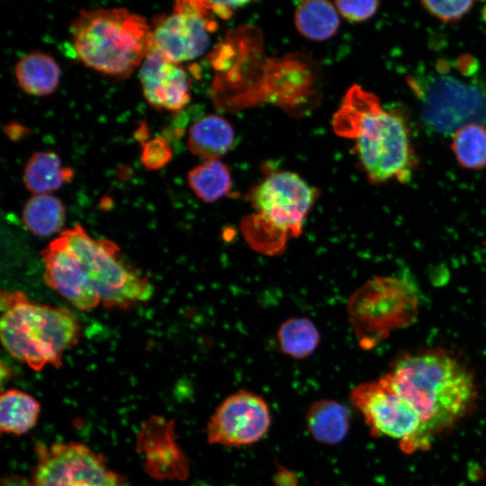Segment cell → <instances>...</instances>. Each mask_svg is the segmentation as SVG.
Wrapping results in <instances>:
<instances>
[{"mask_svg":"<svg viewBox=\"0 0 486 486\" xmlns=\"http://www.w3.org/2000/svg\"><path fill=\"white\" fill-rule=\"evenodd\" d=\"M274 481L277 486H298L295 475L284 468L279 469Z\"/></svg>","mask_w":486,"mask_h":486,"instance_id":"obj_30","label":"cell"},{"mask_svg":"<svg viewBox=\"0 0 486 486\" xmlns=\"http://www.w3.org/2000/svg\"><path fill=\"white\" fill-rule=\"evenodd\" d=\"M0 337L14 358L35 371L60 367L63 354L80 338L76 315L61 307L30 301L21 291L1 292Z\"/></svg>","mask_w":486,"mask_h":486,"instance_id":"obj_3","label":"cell"},{"mask_svg":"<svg viewBox=\"0 0 486 486\" xmlns=\"http://www.w3.org/2000/svg\"><path fill=\"white\" fill-rule=\"evenodd\" d=\"M65 218L66 209L61 200L50 194L32 195L22 212L24 226L39 237H49L59 231Z\"/></svg>","mask_w":486,"mask_h":486,"instance_id":"obj_21","label":"cell"},{"mask_svg":"<svg viewBox=\"0 0 486 486\" xmlns=\"http://www.w3.org/2000/svg\"><path fill=\"white\" fill-rule=\"evenodd\" d=\"M382 378L417 411L430 444L450 431L475 405L472 374L441 348L405 353Z\"/></svg>","mask_w":486,"mask_h":486,"instance_id":"obj_1","label":"cell"},{"mask_svg":"<svg viewBox=\"0 0 486 486\" xmlns=\"http://www.w3.org/2000/svg\"><path fill=\"white\" fill-rule=\"evenodd\" d=\"M73 169L63 166L53 151L34 152L25 164L22 182L33 194H50L73 178Z\"/></svg>","mask_w":486,"mask_h":486,"instance_id":"obj_18","label":"cell"},{"mask_svg":"<svg viewBox=\"0 0 486 486\" xmlns=\"http://www.w3.org/2000/svg\"><path fill=\"white\" fill-rule=\"evenodd\" d=\"M270 425L266 401L258 394L240 390L216 408L207 424L206 435L211 444L240 447L261 439Z\"/></svg>","mask_w":486,"mask_h":486,"instance_id":"obj_12","label":"cell"},{"mask_svg":"<svg viewBox=\"0 0 486 486\" xmlns=\"http://www.w3.org/2000/svg\"><path fill=\"white\" fill-rule=\"evenodd\" d=\"M421 100L422 117L438 132L455 131L462 126L486 122V91L475 83L450 76H428L425 83L410 84Z\"/></svg>","mask_w":486,"mask_h":486,"instance_id":"obj_9","label":"cell"},{"mask_svg":"<svg viewBox=\"0 0 486 486\" xmlns=\"http://www.w3.org/2000/svg\"><path fill=\"white\" fill-rule=\"evenodd\" d=\"M317 195V190L297 174L279 171L252 190L250 201L262 228L284 238L297 237Z\"/></svg>","mask_w":486,"mask_h":486,"instance_id":"obj_8","label":"cell"},{"mask_svg":"<svg viewBox=\"0 0 486 486\" xmlns=\"http://www.w3.org/2000/svg\"><path fill=\"white\" fill-rule=\"evenodd\" d=\"M4 131L10 139L13 140H17L21 136H22L23 132L27 131V129H24L19 124H9L4 128Z\"/></svg>","mask_w":486,"mask_h":486,"instance_id":"obj_31","label":"cell"},{"mask_svg":"<svg viewBox=\"0 0 486 486\" xmlns=\"http://www.w3.org/2000/svg\"><path fill=\"white\" fill-rule=\"evenodd\" d=\"M205 1H177L173 12L154 21L153 48L167 60L179 64L202 55L210 45L211 19Z\"/></svg>","mask_w":486,"mask_h":486,"instance_id":"obj_11","label":"cell"},{"mask_svg":"<svg viewBox=\"0 0 486 486\" xmlns=\"http://www.w3.org/2000/svg\"><path fill=\"white\" fill-rule=\"evenodd\" d=\"M349 398L374 436H386L398 440L406 454L431 446L417 411L382 377L358 384L351 391Z\"/></svg>","mask_w":486,"mask_h":486,"instance_id":"obj_7","label":"cell"},{"mask_svg":"<svg viewBox=\"0 0 486 486\" xmlns=\"http://www.w3.org/2000/svg\"><path fill=\"white\" fill-rule=\"evenodd\" d=\"M418 294L406 280L374 277L358 288L347 304L349 321L360 345L374 346L418 315Z\"/></svg>","mask_w":486,"mask_h":486,"instance_id":"obj_6","label":"cell"},{"mask_svg":"<svg viewBox=\"0 0 486 486\" xmlns=\"http://www.w3.org/2000/svg\"><path fill=\"white\" fill-rule=\"evenodd\" d=\"M309 433L317 441L335 445L343 440L350 427L349 411L341 403L322 399L313 402L306 413Z\"/></svg>","mask_w":486,"mask_h":486,"instance_id":"obj_19","label":"cell"},{"mask_svg":"<svg viewBox=\"0 0 486 486\" xmlns=\"http://www.w3.org/2000/svg\"><path fill=\"white\" fill-rule=\"evenodd\" d=\"M45 284L75 308L89 310L101 303L88 276L60 234L41 251Z\"/></svg>","mask_w":486,"mask_h":486,"instance_id":"obj_13","label":"cell"},{"mask_svg":"<svg viewBox=\"0 0 486 486\" xmlns=\"http://www.w3.org/2000/svg\"><path fill=\"white\" fill-rule=\"evenodd\" d=\"M61 70L54 58L40 51H32L21 58L14 66L19 87L33 96H46L55 92Z\"/></svg>","mask_w":486,"mask_h":486,"instance_id":"obj_16","label":"cell"},{"mask_svg":"<svg viewBox=\"0 0 486 486\" xmlns=\"http://www.w3.org/2000/svg\"><path fill=\"white\" fill-rule=\"evenodd\" d=\"M332 127L338 135L354 140L369 182L410 179L417 158L407 122L400 114L385 110L374 94L359 86L350 87Z\"/></svg>","mask_w":486,"mask_h":486,"instance_id":"obj_2","label":"cell"},{"mask_svg":"<svg viewBox=\"0 0 486 486\" xmlns=\"http://www.w3.org/2000/svg\"><path fill=\"white\" fill-rule=\"evenodd\" d=\"M40 404L32 395L17 389L1 394L0 428L2 432L22 435L37 423Z\"/></svg>","mask_w":486,"mask_h":486,"instance_id":"obj_22","label":"cell"},{"mask_svg":"<svg viewBox=\"0 0 486 486\" xmlns=\"http://www.w3.org/2000/svg\"><path fill=\"white\" fill-rule=\"evenodd\" d=\"M172 423L151 418L143 428L139 446L146 454V469L157 478L184 479L188 461L175 442Z\"/></svg>","mask_w":486,"mask_h":486,"instance_id":"obj_15","label":"cell"},{"mask_svg":"<svg viewBox=\"0 0 486 486\" xmlns=\"http://www.w3.org/2000/svg\"><path fill=\"white\" fill-rule=\"evenodd\" d=\"M139 76L143 95L153 108L178 111L189 104L190 92L185 71L154 48L141 64Z\"/></svg>","mask_w":486,"mask_h":486,"instance_id":"obj_14","label":"cell"},{"mask_svg":"<svg viewBox=\"0 0 486 486\" xmlns=\"http://www.w3.org/2000/svg\"><path fill=\"white\" fill-rule=\"evenodd\" d=\"M234 138L233 128L227 120L217 114H208L192 124L187 145L194 155L205 160L213 159L230 149Z\"/></svg>","mask_w":486,"mask_h":486,"instance_id":"obj_17","label":"cell"},{"mask_svg":"<svg viewBox=\"0 0 486 486\" xmlns=\"http://www.w3.org/2000/svg\"><path fill=\"white\" fill-rule=\"evenodd\" d=\"M31 486H124L102 455L77 442L38 446Z\"/></svg>","mask_w":486,"mask_h":486,"instance_id":"obj_10","label":"cell"},{"mask_svg":"<svg viewBox=\"0 0 486 486\" xmlns=\"http://www.w3.org/2000/svg\"><path fill=\"white\" fill-rule=\"evenodd\" d=\"M423 8L431 15L438 19L444 23H454L460 21L466 14H468L474 1L455 0V1H422L420 2Z\"/></svg>","mask_w":486,"mask_h":486,"instance_id":"obj_26","label":"cell"},{"mask_svg":"<svg viewBox=\"0 0 486 486\" xmlns=\"http://www.w3.org/2000/svg\"><path fill=\"white\" fill-rule=\"evenodd\" d=\"M379 1H336L338 12L347 21L363 22L371 18L379 7Z\"/></svg>","mask_w":486,"mask_h":486,"instance_id":"obj_28","label":"cell"},{"mask_svg":"<svg viewBox=\"0 0 486 486\" xmlns=\"http://www.w3.org/2000/svg\"><path fill=\"white\" fill-rule=\"evenodd\" d=\"M294 22L303 37L318 41L335 35L340 23L336 6L325 0L301 2L295 11Z\"/></svg>","mask_w":486,"mask_h":486,"instance_id":"obj_20","label":"cell"},{"mask_svg":"<svg viewBox=\"0 0 486 486\" xmlns=\"http://www.w3.org/2000/svg\"><path fill=\"white\" fill-rule=\"evenodd\" d=\"M69 32L80 60L115 78L130 76L153 49L147 20L125 8L82 9Z\"/></svg>","mask_w":486,"mask_h":486,"instance_id":"obj_4","label":"cell"},{"mask_svg":"<svg viewBox=\"0 0 486 486\" xmlns=\"http://www.w3.org/2000/svg\"><path fill=\"white\" fill-rule=\"evenodd\" d=\"M451 149L462 167L480 170L486 167V127L482 123L465 124L454 132Z\"/></svg>","mask_w":486,"mask_h":486,"instance_id":"obj_25","label":"cell"},{"mask_svg":"<svg viewBox=\"0 0 486 486\" xmlns=\"http://www.w3.org/2000/svg\"><path fill=\"white\" fill-rule=\"evenodd\" d=\"M281 351L293 359H304L319 346L318 328L308 318H291L284 321L277 330Z\"/></svg>","mask_w":486,"mask_h":486,"instance_id":"obj_24","label":"cell"},{"mask_svg":"<svg viewBox=\"0 0 486 486\" xmlns=\"http://www.w3.org/2000/svg\"><path fill=\"white\" fill-rule=\"evenodd\" d=\"M209 10L222 19H228L231 16L234 8L245 4L246 2H223V1H205Z\"/></svg>","mask_w":486,"mask_h":486,"instance_id":"obj_29","label":"cell"},{"mask_svg":"<svg viewBox=\"0 0 486 486\" xmlns=\"http://www.w3.org/2000/svg\"><path fill=\"white\" fill-rule=\"evenodd\" d=\"M173 152L165 139L156 137L142 143L140 161L147 170H158L172 158Z\"/></svg>","mask_w":486,"mask_h":486,"instance_id":"obj_27","label":"cell"},{"mask_svg":"<svg viewBox=\"0 0 486 486\" xmlns=\"http://www.w3.org/2000/svg\"><path fill=\"white\" fill-rule=\"evenodd\" d=\"M62 234L107 309L126 310L147 302L153 294L150 279L128 264L118 245L93 238L81 225Z\"/></svg>","mask_w":486,"mask_h":486,"instance_id":"obj_5","label":"cell"},{"mask_svg":"<svg viewBox=\"0 0 486 486\" xmlns=\"http://www.w3.org/2000/svg\"><path fill=\"white\" fill-rule=\"evenodd\" d=\"M187 183L198 199L210 203L229 194L231 176L223 162L218 158L207 159L188 172Z\"/></svg>","mask_w":486,"mask_h":486,"instance_id":"obj_23","label":"cell"}]
</instances>
